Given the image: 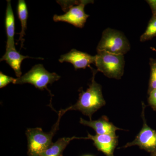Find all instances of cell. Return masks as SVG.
Here are the masks:
<instances>
[{
	"label": "cell",
	"instance_id": "1",
	"mask_svg": "<svg viewBox=\"0 0 156 156\" xmlns=\"http://www.w3.org/2000/svg\"><path fill=\"white\" fill-rule=\"evenodd\" d=\"M92 73L91 83L87 91H84L83 88L79 89V99L74 105L69 107V110H77L92 120V115L98 109L106 104L102 93V88L100 84L95 81L97 69L90 66Z\"/></svg>",
	"mask_w": 156,
	"mask_h": 156
},
{
	"label": "cell",
	"instance_id": "2",
	"mask_svg": "<svg viewBox=\"0 0 156 156\" xmlns=\"http://www.w3.org/2000/svg\"><path fill=\"white\" fill-rule=\"evenodd\" d=\"M69 108L61 109L58 113V120L52 127L51 131L45 132L41 128H29L26 131L28 142L29 156H40L41 154L48 148L51 144L54 135L59 129V122L61 117Z\"/></svg>",
	"mask_w": 156,
	"mask_h": 156
},
{
	"label": "cell",
	"instance_id": "3",
	"mask_svg": "<svg viewBox=\"0 0 156 156\" xmlns=\"http://www.w3.org/2000/svg\"><path fill=\"white\" fill-rule=\"evenodd\" d=\"M95 64L98 71L103 73L109 78L120 80L124 75L125 61L124 56L97 51Z\"/></svg>",
	"mask_w": 156,
	"mask_h": 156
},
{
	"label": "cell",
	"instance_id": "4",
	"mask_svg": "<svg viewBox=\"0 0 156 156\" xmlns=\"http://www.w3.org/2000/svg\"><path fill=\"white\" fill-rule=\"evenodd\" d=\"M130 49L129 41L123 33L108 28L102 33L101 38L97 46V51H105L124 55L128 53Z\"/></svg>",
	"mask_w": 156,
	"mask_h": 156
},
{
	"label": "cell",
	"instance_id": "5",
	"mask_svg": "<svg viewBox=\"0 0 156 156\" xmlns=\"http://www.w3.org/2000/svg\"><path fill=\"white\" fill-rule=\"evenodd\" d=\"M60 78V76L56 73L49 72L45 69L43 65L39 64L34 66L25 74L15 79L13 84H32L40 90L46 89L52 95L50 90L48 89V85H51L54 82L58 81Z\"/></svg>",
	"mask_w": 156,
	"mask_h": 156
},
{
	"label": "cell",
	"instance_id": "6",
	"mask_svg": "<svg viewBox=\"0 0 156 156\" xmlns=\"http://www.w3.org/2000/svg\"><path fill=\"white\" fill-rule=\"evenodd\" d=\"M78 1H72L68 2V5L66 4L64 8L68 6V11L63 15H54L53 20L55 22H65L72 24L75 27L82 28L85 25L87 18L89 15L87 14L84 11L85 6L89 3H93V1H79V3L73 6L78 2Z\"/></svg>",
	"mask_w": 156,
	"mask_h": 156
},
{
	"label": "cell",
	"instance_id": "7",
	"mask_svg": "<svg viewBox=\"0 0 156 156\" xmlns=\"http://www.w3.org/2000/svg\"><path fill=\"white\" fill-rule=\"evenodd\" d=\"M145 105L142 102L141 117L143 120V126L140 131L132 142H128L123 148L137 146L141 149L148 152L152 153L156 149V131L147 124L145 117Z\"/></svg>",
	"mask_w": 156,
	"mask_h": 156
},
{
	"label": "cell",
	"instance_id": "8",
	"mask_svg": "<svg viewBox=\"0 0 156 156\" xmlns=\"http://www.w3.org/2000/svg\"><path fill=\"white\" fill-rule=\"evenodd\" d=\"M116 134H96L92 135L88 133L86 139L92 140L98 150L103 153L105 156H114L115 149L118 144Z\"/></svg>",
	"mask_w": 156,
	"mask_h": 156
},
{
	"label": "cell",
	"instance_id": "9",
	"mask_svg": "<svg viewBox=\"0 0 156 156\" xmlns=\"http://www.w3.org/2000/svg\"><path fill=\"white\" fill-rule=\"evenodd\" d=\"M95 56L72 49L68 53L61 55L58 61L60 62H70L73 65L75 70L85 69L90 67L92 63L95 64Z\"/></svg>",
	"mask_w": 156,
	"mask_h": 156
},
{
	"label": "cell",
	"instance_id": "10",
	"mask_svg": "<svg viewBox=\"0 0 156 156\" xmlns=\"http://www.w3.org/2000/svg\"><path fill=\"white\" fill-rule=\"evenodd\" d=\"M80 123L85 126H88L94 129L96 134H116L118 130H123L111 122L108 117L103 115L97 120L87 121L80 118Z\"/></svg>",
	"mask_w": 156,
	"mask_h": 156
},
{
	"label": "cell",
	"instance_id": "11",
	"mask_svg": "<svg viewBox=\"0 0 156 156\" xmlns=\"http://www.w3.org/2000/svg\"><path fill=\"white\" fill-rule=\"evenodd\" d=\"M27 58H34L28 56L21 55L17 52L16 48L6 49L5 55L1 58V61H5L14 70L16 76H22L21 64L23 60Z\"/></svg>",
	"mask_w": 156,
	"mask_h": 156
},
{
	"label": "cell",
	"instance_id": "12",
	"mask_svg": "<svg viewBox=\"0 0 156 156\" xmlns=\"http://www.w3.org/2000/svg\"><path fill=\"white\" fill-rule=\"evenodd\" d=\"M6 8L5 24L7 41L6 42V49L15 48L14 42L15 34V19L13 9L11 7V1L8 0Z\"/></svg>",
	"mask_w": 156,
	"mask_h": 156
},
{
	"label": "cell",
	"instance_id": "13",
	"mask_svg": "<svg viewBox=\"0 0 156 156\" xmlns=\"http://www.w3.org/2000/svg\"><path fill=\"white\" fill-rule=\"evenodd\" d=\"M75 139H84V138L73 136L59 138L56 142L53 143L46 151L41 154L40 156H62L63 151L69 144V142Z\"/></svg>",
	"mask_w": 156,
	"mask_h": 156
},
{
	"label": "cell",
	"instance_id": "14",
	"mask_svg": "<svg viewBox=\"0 0 156 156\" xmlns=\"http://www.w3.org/2000/svg\"><path fill=\"white\" fill-rule=\"evenodd\" d=\"M17 11L18 18L20 20L21 26V31L20 33L17 34L20 35L18 41H20L21 42V49L23 47V43L24 41L23 37L25 35V30L27 28V20L28 16L27 6L25 1L23 0L18 1Z\"/></svg>",
	"mask_w": 156,
	"mask_h": 156
},
{
	"label": "cell",
	"instance_id": "15",
	"mask_svg": "<svg viewBox=\"0 0 156 156\" xmlns=\"http://www.w3.org/2000/svg\"><path fill=\"white\" fill-rule=\"evenodd\" d=\"M156 37V15L152 16L144 33L140 36V41H149Z\"/></svg>",
	"mask_w": 156,
	"mask_h": 156
},
{
	"label": "cell",
	"instance_id": "16",
	"mask_svg": "<svg viewBox=\"0 0 156 156\" xmlns=\"http://www.w3.org/2000/svg\"><path fill=\"white\" fill-rule=\"evenodd\" d=\"M149 64L151 68V74L147 91L148 95L156 89V59L150 58Z\"/></svg>",
	"mask_w": 156,
	"mask_h": 156
},
{
	"label": "cell",
	"instance_id": "17",
	"mask_svg": "<svg viewBox=\"0 0 156 156\" xmlns=\"http://www.w3.org/2000/svg\"><path fill=\"white\" fill-rule=\"evenodd\" d=\"M15 79L4 74L2 72H0V88L5 87L10 83H14Z\"/></svg>",
	"mask_w": 156,
	"mask_h": 156
},
{
	"label": "cell",
	"instance_id": "18",
	"mask_svg": "<svg viewBox=\"0 0 156 156\" xmlns=\"http://www.w3.org/2000/svg\"><path fill=\"white\" fill-rule=\"evenodd\" d=\"M148 102L150 106L154 111H156V89L149 94Z\"/></svg>",
	"mask_w": 156,
	"mask_h": 156
},
{
	"label": "cell",
	"instance_id": "19",
	"mask_svg": "<svg viewBox=\"0 0 156 156\" xmlns=\"http://www.w3.org/2000/svg\"><path fill=\"white\" fill-rule=\"evenodd\" d=\"M146 2L150 7L152 13V16H156V0H148L146 1Z\"/></svg>",
	"mask_w": 156,
	"mask_h": 156
},
{
	"label": "cell",
	"instance_id": "20",
	"mask_svg": "<svg viewBox=\"0 0 156 156\" xmlns=\"http://www.w3.org/2000/svg\"><path fill=\"white\" fill-rule=\"evenodd\" d=\"M151 156H156V149L153 152L151 153Z\"/></svg>",
	"mask_w": 156,
	"mask_h": 156
},
{
	"label": "cell",
	"instance_id": "21",
	"mask_svg": "<svg viewBox=\"0 0 156 156\" xmlns=\"http://www.w3.org/2000/svg\"><path fill=\"white\" fill-rule=\"evenodd\" d=\"M151 50H153V51H155V52H156V48H153V47H151Z\"/></svg>",
	"mask_w": 156,
	"mask_h": 156
},
{
	"label": "cell",
	"instance_id": "22",
	"mask_svg": "<svg viewBox=\"0 0 156 156\" xmlns=\"http://www.w3.org/2000/svg\"><path fill=\"white\" fill-rule=\"evenodd\" d=\"M93 156L89 155H85V156Z\"/></svg>",
	"mask_w": 156,
	"mask_h": 156
}]
</instances>
